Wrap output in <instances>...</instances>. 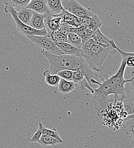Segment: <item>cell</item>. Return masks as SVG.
Instances as JSON below:
<instances>
[{"instance_id":"cell-1","label":"cell","mask_w":134,"mask_h":148,"mask_svg":"<svg viewBox=\"0 0 134 148\" xmlns=\"http://www.w3.org/2000/svg\"><path fill=\"white\" fill-rule=\"evenodd\" d=\"M41 54L49 62V69L46 71L50 74H56L58 71L63 70L79 71L83 74L91 87L93 80H100L98 75L92 71L82 57L68 54L57 55L43 50H41Z\"/></svg>"},{"instance_id":"cell-2","label":"cell","mask_w":134,"mask_h":148,"mask_svg":"<svg viewBox=\"0 0 134 148\" xmlns=\"http://www.w3.org/2000/svg\"><path fill=\"white\" fill-rule=\"evenodd\" d=\"M95 84L97 87L92 88L90 92L93 96L95 108L98 116L100 115L101 112L107 105L110 95H114L115 102L123 101L126 97V95L111 85L107 81L106 77H104L102 81H96Z\"/></svg>"},{"instance_id":"cell-3","label":"cell","mask_w":134,"mask_h":148,"mask_svg":"<svg viewBox=\"0 0 134 148\" xmlns=\"http://www.w3.org/2000/svg\"><path fill=\"white\" fill-rule=\"evenodd\" d=\"M115 51V48L111 45L109 47H104L94 44L91 50L82 57L92 70L101 72L103 70V64L106 58L110 54H114Z\"/></svg>"},{"instance_id":"cell-4","label":"cell","mask_w":134,"mask_h":148,"mask_svg":"<svg viewBox=\"0 0 134 148\" xmlns=\"http://www.w3.org/2000/svg\"><path fill=\"white\" fill-rule=\"evenodd\" d=\"M4 12L6 13H9L11 15L13 22L15 24L17 30L21 35L26 36H45L47 35V31L46 29L42 30H36L30 26L27 25L22 22L18 18L17 11L13 6L5 5L4 8Z\"/></svg>"},{"instance_id":"cell-5","label":"cell","mask_w":134,"mask_h":148,"mask_svg":"<svg viewBox=\"0 0 134 148\" xmlns=\"http://www.w3.org/2000/svg\"><path fill=\"white\" fill-rule=\"evenodd\" d=\"M127 58H122V60L120 66L116 73L109 77H106L107 81L113 86L115 87L120 92L126 95V89L125 88V84L126 83L134 82V75L133 73L132 77L130 79L126 80L124 78V74L126 67Z\"/></svg>"},{"instance_id":"cell-6","label":"cell","mask_w":134,"mask_h":148,"mask_svg":"<svg viewBox=\"0 0 134 148\" xmlns=\"http://www.w3.org/2000/svg\"><path fill=\"white\" fill-rule=\"evenodd\" d=\"M32 42L36 45L41 50L54 54H63L62 51L58 48L56 43L49 36H26Z\"/></svg>"},{"instance_id":"cell-7","label":"cell","mask_w":134,"mask_h":148,"mask_svg":"<svg viewBox=\"0 0 134 148\" xmlns=\"http://www.w3.org/2000/svg\"><path fill=\"white\" fill-rule=\"evenodd\" d=\"M62 5L65 10L80 18L94 14L90 9L81 5L76 0H68L67 2L62 0Z\"/></svg>"},{"instance_id":"cell-8","label":"cell","mask_w":134,"mask_h":148,"mask_svg":"<svg viewBox=\"0 0 134 148\" xmlns=\"http://www.w3.org/2000/svg\"><path fill=\"white\" fill-rule=\"evenodd\" d=\"M44 17V24L47 31V35L50 36L51 34L58 30L62 22V18L59 14H52L50 12L43 14Z\"/></svg>"},{"instance_id":"cell-9","label":"cell","mask_w":134,"mask_h":148,"mask_svg":"<svg viewBox=\"0 0 134 148\" xmlns=\"http://www.w3.org/2000/svg\"><path fill=\"white\" fill-rule=\"evenodd\" d=\"M81 19L82 25L93 32H95L97 29H100L102 26L101 21L98 16L96 14H93V16L89 17H83Z\"/></svg>"},{"instance_id":"cell-10","label":"cell","mask_w":134,"mask_h":148,"mask_svg":"<svg viewBox=\"0 0 134 148\" xmlns=\"http://www.w3.org/2000/svg\"><path fill=\"white\" fill-rule=\"evenodd\" d=\"M26 8L41 14L50 12L45 0H31Z\"/></svg>"},{"instance_id":"cell-11","label":"cell","mask_w":134,"mask_h":148,"mask_svg":"<svg viewBox=\"0 0 134 148\" xmlns=\"http://www.w3.org/2000/svg\"><path fill=\"white\" fill-rule=\"evenodd\" d=\"M58 48L63 54H68L80 56V49L76 47L67 42L56 43Z\"/></svg>"},{"instance_id":"cell-12","label":"cell","mask_w":134,"mask_h":148,"mask_svg":"<svg viewBox=\"0 0 134 148\" xmlns=\"http://www.w3.org/2000/svg\"><path fill=\"white\" fill-rule=\"evenodd\" d=\"M77 86V83L73 81H69L60 78L58 85V90L59 92L63 94H67L74 91Z\"/></svg>"},{"instance_id":"cell-13","label":"cell","mask_w":134,"mask_h":148,"mask_svg":"<svg viewBox=\"0 0 134 148\" xmlns=\"http://www.w3.org/2000/svg\"><path fill=\"white\" fill-rule=\"evenodd\" d=\"M94 43L96 45H100L104 47H109L111 46L110 39L105 36L99 29H97L93 33V37L91 38Z\"/></svg>"},{"instance_id":"cell-14","label":"cell","mask_w":134,"mask_h":148,"mask_svg":"<svg viewBox=\"0 0 134 148\" xmlns=\"http://www.w3.org/2000/svg\"><path fill=\"white\" fill-rule=\"evenodd\" d=\"M29 26L36 30H42L45 28L44 24V17L43 14L33 12Z\"/></svg>"},{"instance_id":"cell-15","label":"cell","mask_w":134,"mask_h":148,"mask_svg":"<svg viewBox=\"0 0 134 148\" xmlns=\"http://www.w3.org/2000/svg\"><path fill=\"white\" fill-rule=\"evenodd\" d=\"M50 12L54 14H60L64 10L62 0H46Z\"/></svg>"},{"instance_id":"cell-16","label":"cell","mask_w":134,"mask_h":148,"mask_svg":"<svg viewBox=\"0 0 134 148\" xmlns=\"http://www.w3.org/2000/svg\"><path fill=\"white\" fill-rule=\"evenodd\" d=\"M33 14V11L27 8H21L19 12H17V14L19 20L23 23L29 26Z\"/></svg>"},{"instance_id":"cell-17","label":"cell","mask_w":134,"mask_h":148,"mask_svg":"<svg viewBox=\"0 0 134 148\" xmlns=\"http://www.w3.org/2000/svg\"><path fill=\"white\" fill-rule=\"evenodd\" d=\"M74 32L77 33V34L80 37L83 43L87 41L89 39L91 38L93 35L94 32L88 29L87 27L81 26L79 27H77L74 29Z\"/></svg>"},{"instance_id":"cell-18","label":"cell","mask_w":134,"mask_h":148,"mask_svg":"<svg viewBox=\"0 0 134 148\" xmlns=\"http://www.w3.org/2000/svg\"><path fill=\"white\" fill-rule=\"evenodd\" d=\"M66 42L70 43V45L78 48H80L83 44V42L80 37L77 34V33H76L74 31L67 34Z\"/></svg>"},{"instance_id":"cell-19","label":"cell","mask_w":134,"mask_h":148,"mask_svg":"<svg viewBox=\"0 0 134 148\" xmlns=\"http://www.w3.org/2000/svg\"><path fill=\"white\" fill-rule=\"evenodd\" d=\"M43 75L45 76V82L47 85L52 87L58 86L60 79L58 75L50 74L46 70L43 72Z\"/></svg>"},{"instance_id":"cell-20","label":"cell","mask_w":134,"mask_h":148,"mask_svg":"<svg viewBox=\"0 0 134 148\" xmlns=\"http://www.w3.org/2000/svg\"><path fill=\"white\" fill-rule=\"evenodd\" d=\"M38 143L42 146H54L57 144H61L57 139L43 134L41 136Z\"/></svg>"},{"instance_id":"cell-21","label":"cell","mask_w":134,"mask_h":148,"mask_svg":"<svg viewBox=\"0 0 134 148\" xmlns=\"http://www.w3.org/2000/svg\"><path fill=\"white\" fill-rule=\"evenodd\" d=\"M50 36L55 43L67 42V34H65L58 30L53 32Z\"/></svg>"},{"instance_id":"cell-22","label":"cell","mask_w":134,"mask_h":148,"mask_svg":"<svg viewBox=\"0 0 134 148\" xmlns=\"http://www.w3.org/2000/svg\"><path fill=\"white\" fill-rule=\"evenodd\" d=\"M42 134L50 136L53 138H54L57 139L58 141H59L61 144L63 143L64 141L62 140V138L60 137L59 133L58 132L57 130L56 129H47L46 128H45L43 127V130H42Z\"/></svg>"},{"instance_id":"cell-23","label":"cell","mask_w":134,"mask_h":148,"mask_svg":"<svg viewBox=\"0 0 134 148\" xmlns=\"http://www.w3.org/2000/svg\"><path fill=\"white\" fill-rule=\"evenodd\" d=\"M123 107L125 112L128 114H134V98H131L128 100L124 99L123 100Z\"/></svg>"},{"instance_id":"cell-24","label":"cell","mask_w":134,"mask_h":148,"mask_svg":"<svg viewBox=\"0 0 134 148\" xmlns=\"http://www.w3.org/2000/svg\"><path fill=\"white\" fill-rule=\"evenodd\" d=\"M73 71H74L70 70H60L58 71L56 74L58 75L60 78L64 79L66 80L71 81Z\"/></svg>"},{"instance_id":"cell-25","label":"cell","mask_w":134,"mask_h":148,"mask_svg":"<svg viewBox=\"0 0 134 148\" xmlns=\"http://www.w3.org/2000/svg\"><path fill=\"white\" fill-rule=\"evenodd\" d=\"M59 15L62 18V22H66L68 24L70 22H71L76 17L75 16H74L73 14H72L71 13H70V12L65 9L62 11V12L60 14H59Z\"/></svg>"},{"instance_id":"cell-26","label":"cell","mask_w":134,"mask_h":148,"mask_svg":"<svg viewBox=\"0 0 134 148\" xmlns=\"http://www.w3.org/2000/svg\"><path fill=\"white\" fill-rule=\"evenodd\" d=\"M43 126L42 123H39L38 130L36 132V133L33 135V136L29 140L31 143H38L41 136L42 134V130Z\"/></svg>"},{"instance_id":"cell-27","label":"cell","mask_w":134,"mask_h":148,"mask_svg":"<svg viewBox=\"0 0 134 148\" xmlns=\"http://www.w3.org/2000/svg\"><path fill=\"white\" fill-rule=\"evenodd\" d=\"M31 0H16V8H19L20 9L26 8Z\"/></svg>"},{"instance_id":"cell-28","label":"cell","mask_w":134,"mask_h":148,"mask_svg":"<svg viewBox=\"0 0 134 148\" xmlns=\"http://www.w3.org/2000/svg\"><path fill=\"white\" fill-rule=\"evenodd\" d=\"M69 25L74 26V27L77 28V27H79L81 26H82V19L80 18L77 17H75L74 19L69 23Z\"/></svg>"},{"instance_id":"cell-29","label":"cell","mask_w":134,"mask_h":148,"mask_svg":"<svg viewBox=\"0 0 134 148\" xmlns=\"http://www.w3.org/2000/svg\"><path fill=\"white\" fill-rule=\"evenodd\" d=\"M5 5H11L16 8V0H1Z\"/></svg>"},{"instance_id":"cell-30","label":"cell","mask_w":134,"mask_h":148,"mask_svg":"<svg viewBox=\"0 0 134 148\" xmlns=\"http://www.w3.org/2000/svg\"><path fill=\"white\" fill-rule=\"evenodd\" d=\"M134 56H129L126 60V66L133 67L134 66Z\"/></svg>"},{"instance_id":"cell-31","label":"cell","mask_w":134,"mask_h":148,"mask_svg":"<svg viewBox=\"0 0 134 148\" xmlns=\"http://www.w3.org/2000/svg\"><path fill=\"white\" fill-rule=\"evenodd\" d=\"M64 1H65V2H67V1H68V0H64Z\"/></svg>"},{"instance_id":"cell-32","label":"cell","mask_w":134,"mask_h":148,"mask_svg":"<svg viewBox=\"0 0 134 148\" xmlns=\"http://www.w3.org/2000/svg\"><path fill=\"white\" fill-rule=\"evenodd\" d=\"M45 1H46V0H45Z\"/></svg>"}]
</instances>
